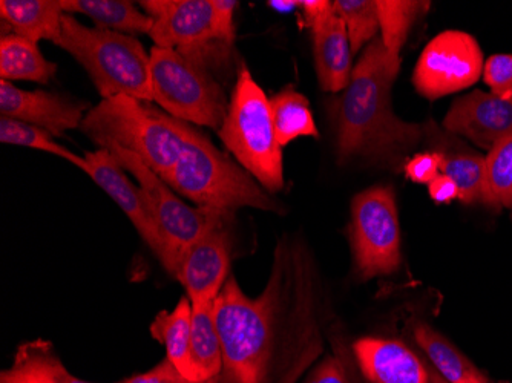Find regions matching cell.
<instances>
[{
  "mask_svg": "<svg viewBox=\"0 0 512 383\" xmlns=\"http://www.w3.org/2000/svg\"><path fill=\"white\" fill-rule=\"evenodd\" d=\"M191 333L192 302L188 296H183L174 310L158 313L151 325L152 338L165 345L166 357L192 380Z\"/></svg>",
  "mask_w": 512,
  "mask_h": 383,
  "instance_id": "cb8c5ba5",
  "label": "cell"
},
{
  "mask_svg": "<svg viewBox=\"0 0 512 383\" xmlns=\"http://www.w3.org/2000/svg\"><path fill=\"white\" fill-rule=\"evenodd\" d=\"M414 339L427 354L433 370L448 383H488V377L430 325H416Z\"/></svg>",
  "mask_w": 512,
  "mask_h": 383,
  "instance_id": "7402d4cb",
  "label": "cell"
},
{
  "mask_svg": "<svg viewBox=\"0 0 512 383\" xmlns=\"http://www.w3.org/2000/svg\"><path fill=\"white\" fill-rule=\"evenodd\" d=\"M332 5L333 2H327V0H304V2H299V8L302 10L304 23L307 27H312L319 17L324 16L332 8Z\"/></svg>",
  "mask_w": 512,
  "mask_h": 383,
  "instance_id": "8d00e7d4",
  "label": "cell"
},
{
  "mask_svg": "<svg viewBox=\"0 0 512 383\" xmlns=\"http://www.w3.org/2000/svg\"><path fill=\"white\" fill-rule=\"evenodd\" d=\"M401 59H393L381 37L368 43L335 106L336 152L341 164L362 157L394 163L421 143V125L405 122L391 108V86Z\"/></svg>",
  "mask_w": 512,
  "mask_h": 383,
  "instance_id": "7a4b0ae2",
  "label": "cell"
},
{
  "mask_svg": "<svg viewBox=\"0 0 512 383\" xmlns=\"http://www.w3.org/2000/svg\"><path fill=\"white\" fill-rule=\"evenodd\" d=\"M89 105L82 100L42 89L17 88L7 80H0V114L19 122L45 129L54 137H63L66 131L80 129Z\"/></svg>",
  "mask_w": 512,
  "mask_h": 383,
  "instance_id": "4fadbf2b",
  "label": "cell"
},
{
  "mask_svg": "<svg viewBox=\"0 0 512 383\" xmlns=\"http://www.w3.org/2000/svg\"><path fill=\"white\" fill-rule=\"evenodd\" d=\"M431 383H448L447 380L442 379L433 368H430Z\"/></svg>",
  "mask_w": 512,
  "mask_h": 383,
  "instance_id": "f35d334b",
  "label": "cell"
},
{
  "mask_svg": "<svg viewBox=\"0 0 512 383\" xmlns=\"http://www.w3.org/2000/svg\"><path fill=\"white\" fill-rule=\"evenodd\" d=\"M0 383H92L79 379L63 365L54 345L45 339L25 342L13 364L0 374Z\"/></svg>",
  "mask_w": 512,
  "mask_h": 383,
  "instance_id": "d6986e66",
  "label": "cell"
},
{
  "mask_svg": "<svg viewBox=\"0 0 512 383\" xmlns=\"http://www.w3.org/2000/svg\"><path fill=\"white\" fill-rule=\"evenodd\" d=\"M332 298L306 239L284 235L266 289L249 298L230 275L215 299L220 383H299L324 353Z\"/></svg>",
  "mask_w": 512,
  "mask_h": 383,
  "instance_id": "6da1fadb",
  "label": "cell"
},
{
  "mask_svg": "<svg viewBox=\"0 0 512 383\" xmlns=\"http://www.w3.org/2000/svg\"><path fill=\"white\" fill-rule=\"evenodd\" d=\"M218 135L238 164L269 194L283 190V146L276 137L272 106L246 65L238 69L237 83Z\"/></svg>",
  "mask_w": 512,
  "mask_h": 383,
  "instance_id": "8992f818",
  "label": "cell"
},
{
  "mask_svg": "<svg viewBox=\"0 0 512 383\" xmlns=\"http://www.w3.org/2000/svg\"><path fill=\"white\" fill-rule=\"evenodd\" d=\"M192 380L218 379L223 371V345L215 321V301L192 304Z\"/></svg>",
  "mask_w": 512,
  "mask_h": 383,
  "instance_id": "ffe728a7",
  "label": "cell"
},
{
  "mask_svg": "<svg viewBox=\"0 0 512 383\" xmlns=\"http://www.w3.org/2000/svg\"><path fill=\"white\" fill-rule=\"evenodd\" d=\"M483 79L491 94L512 100V54H494L483 65Z\"/></svg>",
  "mask_w": 512,
  "mask_h": 383,
  "instance_id": "4dcf8cb0",
  "label": "cell"
},
{
  "mask_svg": "<svg viewBox=\"0 0 512 383\" xmlns=\"http://www.w3.org/2000/svg\"><path fill=\"white\" fill-rule=\"evenodd\" d=\"M66 14H83L100 30L115 33L149 34L154 20L128 0H60Z\"/></svg>",
  "mask_w": 512,
  "mask_h": 383,
  "instance_id": "44dd1931",
  "label": "cell"
},
{
  "mask_svg": "<svg viewBox=\"0 0 512 383\" xmlns=\"http://www.w3.org/2000/svg\"><path fill=\"white\" fill-rule=\"evenodd\" d=\"M57 73L56 63L45 59L39 43L17 34H4L0 40V77L7 82L50 83Z\"/></svg>",
  "mask_w": 512,
  "mask_h": 383,
  "instance_id": "603a6c76",
  "label": "cell"
},
{
  "mask_svg": "<svg viewBox=\"0 0 512 383\" xmlns=\"http://www.w3.org/2000/svg\"><path fill=\"white\" fill-rule=\"evenodd\" d=\"M301 383H350V379L341 357L329 354L313 367Z\"/></svg>",
  "mask_w": 512,
  "mask_h": 383,
  "instance_id": "836d02e7",
  "label": "cell"
},
{
  "mask_svg": "<svg viewBox=\"0 0 512 383\" xmlns=\"http://www.w3.org/2000/svg\"><path fill=\"white\" fill-rule=\"evenodd\" d=\"M444 155L442 152H424L417 154L405 164V174L417 184H430L434 178L442 174Z\"/></svg>",
  "mask_w": 512,
  "mask_h": 383,
  "instance_id": "1f68e13d",
  "label": "cell"
},
{
  "mask_svg": "<svg viewBox=\"0 0 512 383\" xmlns=\"http://www.w3.org/2000/svg\"><path fill=\"white\" fill-rule=\"evenodd\" d=\"M316 74L324 91H344L352 77V46L344 20L330 8L312 27Z\"/></svg>",
  "mask_w": 512,
  "mask_h": 383,
  "instance_id": "e0dca14e",
  "label": "cell"
},
{
  "mask_svg": "<svg viewBox=\"0 0 512 383\" xmlns=\"http://www.w3.org/2000/svg\"><path fill=\"white\" fill-rule=\"evenodd\" d=\"M355 272L359 278H379L401 267V227L390 187L375 186L353 198L350 224Z\"/></svg>",
  "mask_w": 512,
  "mask_h": 383,
  "instance_id": "9c48e42d",
  "label": "cell"
},
{
  "mask_svg": "<svg viewBox=\"0 0 512 383\" xmlns=\"http://www.w3.org/2000/svg\"><path fill=\"white\" fill-rule=\"evenodd\" d=\"M379 30L385 50L393 59H401V50L413 23L430 7V2L414 0H376Z\"/></svg>",
  "mask_w": 512,
  "mask_h": 383,
  "instance_id": "4316f807",
  "label": "cell"
},
{
  "mask_svg": "<svg viewBox=\"0 0 512 383\" xmlns=\"http://www.w3.org/2000/svg\"><path fill=\"white\" fill-rule=\"evenodd\" d=\"M149 54L152 95L161 111L189 125L218 131L229 108L220 83L203 65L177 50L154 46Z\"/></svg>",
  "mask_w": 512,
  "mask_h": 383,
  "instance_id": "52a82bcc",
  "label": "cell"
},
{
  "mask_svg": "<svg viewBox=\"0 0 512 383\" xmlns=\"http://www.w3.org/2000/svg\"><path fill=\"white\" fill-rule=\"evenodd\" d=\"M183 131L180 160L166 180L174 192L212 212L232 215L243 207L281 212L269 192L241 164L215 148L200 129L183 122Z\"/></svg>",
  "mask_w": 512,
  "mask_h": 383,
  "instance_id": "3957f363",
  "label": "cell"
},
{
  "mask_svg": "<svg viewBox=\"0 0 512 383\" xmlns=\"http://www.w3.org/2000/svg\"><path fill=\"white\" fill-rule=\"evenodd\" d=\"M333 7L344 20L352 54L355 56L362 50V46L375 40L379 31L376 0H336Z\"/></svg>",
  "mask_w": 512,
  "mask_h": 383,
  "instance_id": "f546056e",
  "label": "cell"
},
{
  "mask_svg": "<svg viewBox=\"0 0 512 383\" xmlns=\"http://www.w3.org/2000/svg\"><path fill=\"white\" fill-rule=\"evenodd\" d=\"M56 45L83 66L103 100L128 95L154 102L151 54L135 37L85 27L73 14L65 13Z\"/></svg>",
  "mask_w": 512,
  "mask_h": 383,
  "instance_id": "5b68a950",
  "label": "cell"
},
{
  "mask_svg": "<svg viewBox=\"0 0 512 383\" xmlns=\"http://www.w3.org/2000/svg\"><path fill=\"white\" fill-rule=\"evenodd\" d=\"M140 5L154 20L149 37L158 48L192 57L214 43L221 45L215 36L212 0H146Z\"/></svg>",
  "mask_w": 512,
  "mask_h": 383,
  "instance_id": "8fae6325",
  "label": "cell"
},
{
  "mask_svg": "<svg viewBox=\"0 0 512 383\" xmlns=\"http://www.w3.org/2000/svg\"><path fill=\"white\" fill-rule=\"evenodd\" d=\"M229 223L218 224L201 236L181 259L175 278L192 304L214 302L230 276Z\"/></svg>",
  "mask_w": 512,
  "mask_h": 383,
  "instance_id": "5bb4252c",
  "label": "cell"
},
{
  "mask_svg": "<svg viewBox=\"0 0 512 383\" xmlns=\"http://www.w3.org/2000/svg\"><path fill=\"white\" fill-rule=\"evenodd\" d=\"M270 106L276 137L283 148L301 137H319L309 100L295 89H283L273 95Z\"/></svg>",
  "mask_w": 512,
  "mask_h": 383,
  "instance_id": "d4e9b609",
  "label": "cell"
},
{
  "mask_svg": "<svg viewBox=\"0 0 512 383\" xmlns=\"http://www.w3.org/2000/svg\"><path fill=\"white\" fill-rule=\"evenodd\" d=\"M270 7L276 8V10H293V8H299V2H269Z\"/></svg>",
  "mask_w": 512,
  "mask_h": 383,
  "instance_id": "74e56055",
  "label": "cell"
},
{
  "mask_svg": "<svg viewBox=\"0 0 512 383\" xmlns=\"http://www.w3.org/2000/svg\"><path fill=\"white\" fill-rule=\"evenodd\" d=\"M120 383H220V377L218 379L204 380V382H194V380L184 377L177 370V367L169 361L168 357H165L152 370L137 374V376L128 377V379Z\"/></svg>",
  "mask_w": 512,
  "mask_h": 383,
  "instance_id": "d6a6232c",
  "label": "cell"
},
{
  "mask_svg": "<svg viewBox=\"0 0 512 383\" xmlns=\"http://www.w3.org/2000/svg\"><path fill=\"white\" fill-rule=\"evenodd\" d=\"M483 73V53L471 34L448 30L434 37L414 69V88L436 100L470 88Z\"/></svg>",
  "mask_w": 512,
  "mask_h": 383,
  "instance_id": "30bf717a",
  "label": "cell"
},
{
  "mask_svg": "<svg viewBox=\"0 0 512 383\" xmlns=\"http://www.w3.org/2000/svg\"><path fill=\"white\" fill-rule=\"evenodd\" d=\"M442 155V174L457 184L460 203L486 206V158L471 151H445Z\"/></svg>",
  "mask_w": 512,
  "mask_h": 383,
  "instance_id": "484cf974",
  "label": "cell"
},
{
  "mask_svg": "<svg viewBox=\"0 0 512 383\" xmlns=\"http://www.w3.org/2000/svg\"><path fill=\"white\" fill-rule=\"evenodd\" d=\"M85 158L88 161L85 174L97 186L102 187L103 192L123 210L138 235L142 236L143 241L163 264L166 259L165 246L161 241L145 190L132 183L128 172L120 166L119 161L109 149L99 148L97 151L88 152Z\"/></svg>",
  "mask_w": 512,
  "mask_h": 383,
  "instance_id": "7c38bea8",
  "label": "cell"
},
{
  "mask_svg": "<svg viewBox=\"0 0 512 383\" xmlns=\"http://www.w3.org/2000/svg\"><path fill=\"white\" fill-rule=\"evenodd\" d=\"M214 4V30L218 42L224 46L234 45V13L238 2L234 0H212Z\"/></svg>",
  "mask_w": 512,
  "mask_h": 383,
  "instance_id": "e575fe53",
  "label": "cell"
},
{
  "mask_svg": "<svg viewBox=\"0 0 512 383\" xmlns=\"http://www.w3.org/2000/svg\"><path fill=\"white\" fill-rule=\"evenodd\" d=\"M0 141L5 145L23 146V148L56 155V157L69 161L73 166L79 167L83 172L88 169V161L85 157L74 154L73 151L60 145L50 132L37 128V126L28 125V123L19 122L14 118L0 117Z\"/></svg>",
  "mask_w": 512,
  "mask_h": 383,
  "instance_id": "83f0119b",
  "label": "cell"
},
{
  "mask_svg": "<svg viewBox=\"0 0 512 383\" xmlns=\"http://www.w3.org/2000/svg\"><path fill=\"white\" fill-rule=\"evenodd\" d=\"M65 11L60 0H2L0 17L11 34L31 42L50 40L57 43L62 34Z\"/></svg>",
  "mask_w": 512,
  "mask_h": 383,
  "instance_id": "ac0fdd59",
  "label": "cell"
},
{
  "mask_svg": "<svg viewBox=\"0 0 512 383\" xmlns=\"http://www.w3.org/2000/svg\"><path fill=\"white\" fill-rule=\"evenodd\" d=\"M353 353L371 383H431L430 368L404 342L362 338L353 345Z\"/></svg>",
  "mask_w": 512,
  "mask_h": 383,
  "instance_id": "2e32d148",
  "label": "cell"
},
{
  "mask_svg": "<svg viewBox=\"0 0 512 383\" xmlns=\"http://www.w3.org/2000/svg\"><path fill=\"white\" fill-rule=\"evenodd\" d=\"M80 131L99 148L117 146L168 180L183 151V122L152 103L117 95L89 109Z\"/></svg>",
  "mask_w": 512,
  "mask_h": 383,
  "instance_id": "277c9868",
  "label": "cell"
},
{
  "mask_svg": "<svg viewBox=\"0 0 512 383\" xmlns=\"http://www.w3.org/2000/svg\"><path fill=\"white\" fill-rule=\"evenodd\" d=\"M444 128L490 151L512 137V100L500 99L491 92H471L454 102Z\"/></svg>",
  "mask_w": 512,
  "mask_h": 383,
  "instance_id": "9a60e30c",
  "label": "cell"
},
{
  "mask_svg": "<svg viewBox=\"0 0 512 383\" xmlns=\"http://www.w3.org/2000/svg\"><path fill=\"white\" fill-rule=\"evenodd\" d=\"M428 190H430V197L433 198L437 204L451 203V201L459 200L457 184L444 174H440L439 177L434 178V180L428 184Z\"/></svg>",
  "mask_w": 512,
  "mask_h": 383,
  "instance_id": "d590c367",
  "label": "cell"
},
{
  "mask_svg": "<svg viewBox=\"0 0 512 383\" xmlns=\"http://www.w3.org/2000/svg\"><path fill=\"white\" fill-rule=\"evenodd\" d=\"M485 158L486 206L512 209V137L497 143Z\"/></svg>",
  "mask_w": 512,
  "mask_h": 383,
  "instance_id": "f1b7e54d",
  "label": "cell"
},
{
  "mask_svg": "<svg viewBox=\"0 0 512 383\" xmlns=\"http://www.w3.org/2000/svg\"><path fill=\"white\" fill-rule=\"evenodd\" d=\"M105 149L114 154L120 166L145 190L161 241L165 246L166 259L163 267L175 278L186 252L209 230L230 221V213L212 212L189 206L174 194L172 187L160 175L155 174L142 158L117 146H108Z\"/></svg>",
  "mask_w": 512,
  "mask_h": 383,
  "instance_id": "ba28073f",
  "label": "cell"
}]
</instances>
